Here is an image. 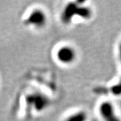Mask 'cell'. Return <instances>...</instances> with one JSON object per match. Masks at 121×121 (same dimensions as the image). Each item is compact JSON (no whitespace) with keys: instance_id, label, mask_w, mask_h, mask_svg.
Segmentation results:
<instances>
[{"instance_id":"cell-3","label":"cell","mask_w":121,"mask_h":121,"mask_svg":"<svg viewBox=\"0 0 121 121\" xmlns=\"http://www.w3.org/2000/svg\"><path fill=\"white\" fill-rule=\"evenodd\" d=\"M26 102L36 112L44 111L50 105L49 98L43 94L39 92L33 93L28 95Z\"/></svg>"},{"instance_id":"cell-2","label":"cell","mask_w":121,"mask_h":121,"mask_svg":"<svg viewBox=\"0 0 121 121\" xmlns=\"http://www.w3.org/2000/svg\"><path fill=\"white\" fill-rule=\"evenodd\" d=\"M77 56L75 48L69 44L60 46L55 52V58L57 61L64 65L73 64L77 59Z\"/></svg>"},{"instance_id":"cell-1","label":"cell","mask_w":121,"mask_h":121,"mask_svg":"<svg viewBox=\"0 0 121 121\" xmlns=\"http://www.w3.org/2000/svg\"><path fill=\"white\" fill-rule=\"evenodd\" d=\"M47 15L43 9L40 8L33 9L24 20L26 26H31L35 29H42L47 25Z\"/></svg>"},{"instance_id":"cell-7","label":"cell","mask_w":121,"mask_h":121,"mask_svg":"<svg viewBox=\"0 0 121 121\" xmlns=\"http://www.w3.org/2000/svg\"><path fill=\"white\" fill-rule=\"evenodd\" d=\"M99 121L98 119H97V118H91L90 120H89L88 119V121Z\"/></svg>"},{"instance_id":"cell-5","label":"cell","mask_w":121,"mask_h":121,"mask_svg":"<svg viewBox=\"0 0 121 121\" xmlns=\"http://www.w3.org/2000/svg\"><path fill=\"white\" fill-rule=\"evenodd\" d=\"M89 119L87 112L83 110H79L69 114L63 121H87Z\"/></svg>"},{"instance_id":"cell-4","label":"cell","mask_w":121,"mask_h":121,"mask_svg":"<svg viewBox=\"0 0 121 121\" xmlns=\"http://www.w3.org/2000/svg\"><path fill=\"white\" fill-rule=\"evenodd\" d=\"M99 114L102 121H121L116 109L110 101H104L99 106Z\"/></svg>"},{"instance_id":"cell-6","label":"cell","mask_w":121,"mask_h":121,"mask_svg":"<svg viewBox=\"0 0 121 121\" xmlns=\"http://www.w3.org/2000/svg\"><path fill=\"white\" fill-rule=\"evenodd\" d=\"M119 55H120V59L121 60V44L119 47ZM111 92L114 95H121V79H120L119 82H118L117 84H115L114 86L111 87Z\"/></svg>"}]
</instances>
